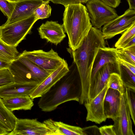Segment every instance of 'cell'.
<instances>
[{
	"label": "cell",
	"instance_id": "obj_1",
	"mask_svg": "<svg viewBox=\"0 0 135 135\" xmlns=\"http://www.w3.org/2000/svg\"><path fill=\"white\" fill-rule=\"evenodd\" d=\"M105 46L102 31L92 26L78 48L74 50L67 49L73 59L80 79L82 91L79 102L80 104L88 102L93 63L99 49Z\"/></svg>",
	"mask_w": 135,
	"mask_h": 135
},
{
	"label": "cell",
	"instance_id": "obj_2",
	"mask_svg": "<svg viewBox=\"0 0 135 135\" xmlns=\"http://www.w3.org/2000/svg\"><path fill=\"white\" fill-rule=\"evenodd\" d=\"M69 68L68 73L40 97L38 105L42 111L51 112L70 101L79 102L82 91L80 77L73 61Z\"/></svg>",
	"mask_w": 135,
	"mask_h": 135
},
{
	"label": "cell",
	"instance_id": "obj_3",
	"mask_svg": "<svg viewBox=\"0 0 135 135\" xmlns=\"http://www.w3.org/2000/svg\"><path fill=\"white\" fill-rule=\"evenodd\" d=\"M63 21L69 48L74 50L80 46L92 27L86 6L79 3L65 7Z\"/></svg>",
	"mask_w": 135,
	"mask_h": 135
},
{
	"label": "cell",
	"instance_id": "obj_4",
	"mask_svg": "<svg viewBox=\"0 0 135 135\" xmlns=\"http://www.w3.org/2000/svg\"><path fill=\"white\" fill-rule=\"evenodd\" d=\"M14 82L39 85L51 73L46 71L20 54L8 68Z\"/></svg>",
	"mask_w": 135,
	"mask_h": 135
},
{
	"label": "cell",
	"instance_id": "obj_5",
	"mask_svg": "<svg viewBox=\"0 0 135 135\" xmlns=\"http://www.w3.org/2000/svg\"><path fill=\"white\" fill-rule=\"evenodd\" d=\"M37 20L33 14L12 23L3 24L1 26L0 39L7 45L16 47L31 33L32 28Z\"/></svg>",
	"mask_w": 135,
	"mask_h": 135
},
{
	"label": "cell",
	"instance_id": "obj_6",
	"mask_svg": "<svg viewBox=\"0 0 135 135\" xmlns=\"http://www.w3.org/2000/svg\"><path fill=\"white\" fill-rule=\"evenodd\" d=\"M44 71L51 73L65 61L52 49L48 51L42 50L23 51L21 54Z\"/></svg>",
	"mask_w": 135,
	"mask_h": 135
},
{
	"label": "cell",
	"instance_id": "obj_7",
	"mask_svg": "<svg viewBox=\"0 0 135 135\" xmlns=\"http://www.w3.org/2000/svg\"><path fill=\"white\" fill-rule=\"evenodd\" d=\"M86 8L92 26L99 29L118 16L115 9L100 0H89Z\"/></svg>",
	"mask_w": 135,
	"mask_h": 135
},
{
	"label": "cell",
	"instance_id": "obj_8",
	"mask_svg": "<svg viewBox=\"0 0 135 135\" xmlns=\"http://www.w3.org/2000/svg\"><path fill=\"white\" fill-rule=\"evenodd\" d=\"M135 22V9L129 8L120 16L104 25L102 32L104 39L111 38L122 34Z\"/></svg>",
	"mask_w": 135,
	"mask_h": 135
},
{
	"label": "cell",
	"instance_id": "obj_9",
	"mask_svg": "<svg viewBox=\"0 0 135 135\" xmlns=\"http://www.w3.org/2000/svg\"><path fill=\"white\" fill-rule=\"evenodd\" d=\"M7 135H50L46 124L37 118L16 119L13 129Z\"/></svg>",
	"mask_w": 135,
	"mask_h": 135
},
{
	"label": "cell",
	"instance_id": "obj_10",
	"mask_svg": "<svg viewBox=\"0 0 135 135\" xmlns=\"http://www.w3.org/2000/svg\"><path fill=\"white\" fill-rule=\"evenodd\" d=\"M119 74V64L108 63L102 67L97 73L90 85L88 102L97 96L107 84L111 74Z\"/></svg>",
	"mask_w": 135,
	"mask_h": 135
},
{
	"label": "cell",
	"instance_id": "obj_11",
	"mask_svg": "<svg viewBox=\"0 0 135 135\" xmlns=\"http://www.w3.org/2000/svg\"><path fill=\"white\" fill-rule=\"evenodd\" d=\"M108 88L107 84L97 96L89 102L84 104L87 111L86 121L100 124L106 121L107 118L104 112V101Z\"/></svg>",
	"mask_w": 135,
	"mask_h": 135
},
{
	"label": "cell",
	"instance_id": "obj_12",
	"mask_svg": "<svg viewBox=\"0 0 135 135\" xmlns=\"http://www.w3.org/2000/svg\"><path fill=\"white\" fill-rule=\"evenodd\" d=\"M113 128L116 135H134L129 112L124 94H121L120 108L117 116L113 120Z\"/></svg>",
	"mask_w": 135,
	"mask_h": 135
},
{
	"label": "cell",
	"instance_id": "obj_13",
	"mask_svg": "<svg viewBox=\"0 0 135 135\" xmlns=\"http://www.w3.org/2000/svg\"><path fill=\"white\" fill-rule=\"evenodd\" d=\"M44 1L41 0H18L16 2L12 15L4 25L9 24L28 18Z\"/></svg>",
	"mask_w": 135,
	"mask_h": 135
},
{
	"label": "cell",
	"instance_id": "obj_14",
	"mask_svg": "<svg viewBox=\"0 0 135 135\" xmlns=\"http://www.w3.org/2000/svg\"><path fill=\"white\" fill-rule=\"evenodd\" d=\"M41 38L57 45L66 37L62 25L56 21H47L37 29Z\"/></svg>",
	"mask_w": 135,
	"mask_h": 135
},
{
	"label": "cell",
	"instance_id": "obj_15",
	"mask_svg": "<svg viewBox=\"0 0 135 135\" xmlns=\"http://www.w3.org/2000/svg\"><path fill=\"white\" fill-rule=\"evenodd\" d=\"M66 60L58 68L51 73L42 82L38 85L29 95L31 99L41 97L69 71Z\"/></svg>",
	"mask_w": 135,
	"mask_h": 135
},
{
	"label": "cell",
	"instance_id": "obj_16",
	"mask_svg": "<svg viewBox=\"0 0 135 135\" xmlns=\"http://www.w3.org/2000/svg\"><path fill=\"white\" fill-rule=\"evenodd\" d=\"M116 51V48L105 46L99 49L93 63L90 85L93 81L97 72L103 66L108 63H118Z\"/></svg>",
	"mask_w": 135,
	"mask_h": 135
},
{
	"label": "cell",
	"instance_id": "obj_17",
	"mask_svg": "<svg viewBox=\"0 0 135 135\" xmlns=\"http://www.w3.org/2000/svg\"><path fill=\"white\" fill-rule=\"evenodd\" d=\"M121 94L118 91L108 88L104 101V112L107 118L113 120L117 116L120 108Z\"/></svg>",
	"mask_w": 135,
	"mask_h": 135
},
{
	"label": "cell",
	"instance_id": "obj_18",
	"mask_svg": "<svg viewBox=\"0 0 135 135\" xmlns=\"http://www.w3.org/2000/svg\"><path fill=\"white\" fill-rule=\"evenodd\" d=\"M38 85L15 83L0 88V98L4 99L30 94Z\"/></svg>",
	"mask_w": 135,
	"mask_h": 135
},
{
	"label": "cell",
	"instance_id": "obj_19",
	"mask_svg": "<svg viewBox=\"0 0 135 135\" xmlns=\"http://www.w3.org/2000/svg\"><path fill=\"white\" fill-rule=\"evenodd\" d=\"M50 130V135H84L83 128L50 118L43 122Z\"/></svg>",
	"mask_w": 135,
	"mask_h": 135
},
{
	"label": "cell",
	"instance_id": "obj_20",
	"mask_svg": "<svg viewBox=\"0 0 135 135\" xmlns=\"http://www.w3.org/2000/svg\"><path fill=\"white\" fill-rule=\"evenodd\" d=\"M6 108L10 111L31 110L34 105L33 99L29 96L17 97L2 99Z\"/></svg>",
	"mask_w": 135,
	"mask_h": 135
},
{
	"label": "cell",
	"instance_id": "obj_21",
	"mask_svg": "<svg viewBox=\"0 0 135 135\" xmlns=\"http://www.w3.org/2000/svg\"><path fill=\"white\" fill-rule=\"evenodd\" d=\"M17 118L9 110L0 98V124L9 132L14 128Z\"/></svg>",
	"mask_w": 135,
	"mask_h": 135
},
{
	"label": "cell",
	"instance_id": "obj_22",
	"mask_svg": "<svg viewBox=\"0 0 135 135\" xmlns=\"http://www.w3.org/2000/svg\"><path fill=\"white\" fill-rule=\"evenodd\" d=\"M20 55L16 47L7 45L0 38V61L11 62Z\"/></svg>",
	"mask_w": 135,
	"mask_h": 135
},
{
	"label": "cell",
	"instance_id": "obj_23",
	"mask_svg": "<svg viewBox=\"0 0 135 135\" xmlns=\"http://www.w3.org/2000/svg\"><path fill=\"white\" fill-rule=\"evenodd\" d=\"M119 74L125 88L135 90V74L127 67L119 64Z\"/></svg>",
	"mask_w": 135,
	"mask_h": 135
},
{
	"label": "cell",
	"instance_id": "obj_24",
	"mask_svg": "<svg viewBox=\"0 0 135 135\" xmlns=\"http://www.w3.org/2000/svg\"><path fill=\"white\" fill-rule=\"evenodd\" d=\"M125 102L128 108L131 118L135 125V90L126 88L124 94Z\"/></svg>",
	"mask_w": 135,
	"mask_h": 135
},
{
	"label": "cell",
	"instance_id": "obj_25",
	"mask_svg": "<svg viewBox=\"0 0 135 135\" xmlns=\"http://www.w3.org/2000/svg\"><path fill=\"white\" fill-rule=\"evenodd\" d=\"M116 52L118 57L135 66V45L127 48L116 49Z\"/></svg>",
	"mask_w": 135,
	"mask_h": 135
},
{
	"label": "cell",
	"instance_id": "obj_26",
	"mask_svg": "<svg viewBox=\"0 0 135 135\" xmlns=\"http://www.w3.org/2000/svg\"><path fill=\"white\" fill-rule=\"evenodd\" d=\"M108 84V88L118 91L121 94H124L126 88L119 73H113L111 74Z\"/></svg>",
	"mask_w": 135,
	"mask_h": 135
},
{
	"label": "cell",
	"instance_id": "obj_27",
	"mask_svg": "<svg viewBox=\"0 0 135 135\" xmlns=\"http://www.w3.org/2000/svg\"><path fill=\"white\" fill-rule=\"evenodd\" d=\"M122 34L115 45V47L117 49L123 48L127 41L135 35V22Z\"/></svg>",
	"mask_w": 135,
	"mask_h": 135
},
{
	"label": "cell",
	"instance_id": "obj_28",
	"mask_svg": "<svg viewBox=\"0 0 135 135\" xmlns=\"http://www.w3.org/2000/svg\"><path fill=\"white\" fill-rule=\"evenodd\" d=\"M49 1H45L34 11L33 15L37 20L49 17L51 15L52 9L49 4Z\"/></svg>",
	"mask_w": 135,
	"mask_h": 135
},
{
	"label": "cell",
	"instance_id": "obj_29",
	"mask_svg": "<svg viewBox=\"0 0 135 135\" xmlns=\"http://www.w3.org/2000/svg\"><path fill=\"white\" fill-rule=\"evenodd\" d=\"M16 2L8 0H0V10L7 18L11 17Z\"/></svg>",
	"mask_w": 135,
	"mask_h": 135
},
{
	"label": "cell",
	"instance_id": "obj_30",
	"mask_svg": "<svg viewBox=\"0 0 135 135\" xmlns=\"http://www.w3.org/2000/svg\"><path fill=\"white\" fill-rule=\"evenodd\" d=\"M13 83V77L8 69L0 70V88Z\"/></svg>",
	"mask_w": 135,
	"mask_h": 135
},
{
	"label": "cell",
	"instance_id": "obj_31",
	"mask_svg": "<svg viewBox=\"0 0 135 135\" xmlns=\"http://www.w3.org/2000/svg\"><path fill=\"white\" fill-rule=\"evenodd\" d=\"M82 128L84 135H101L99 128L96 126L93 125Z\"/></svg>",
	"mask_w": 135,
	"mask_h": 135
},
{
	"label": "cell",
	"instance_id": "obj_32",
	"mask_svg": "<svg viewBox=\"0 0 135 135\" xmlns=\"http://www.w3.org/2000/svg\"><path fill=\"white\" fill-rule=\"evenodd\" d=\"M101 135H116L113 125L104 126L99 128Z\"/></svg>",
	"mask_w": 135,
	"mask_h": 135
},
{
	"label": "cell",
	"instance_id": "obj_33",
	"mask_svg": "<svg viewBox=\"0 0 135 135\" xmlns=\"http://www.w3.org/2000/svg\"><path fill=\"white\" fill-rule=\"evenodd\" d=\"M54 3L63 5L65 7L68 5L79 3L78 0H49Z\"/></svg>",
	"mask_w": 135,
	"mask_h": 135
},
{
	"label": "cell",
	"instance_id": "obj_34",
	"mask_svg": "<svg viewBox=\"0 0 135 135\" xmlns=\"http://www.w3.org/2000/svg\"><path fill=\"white\" fill-rule=\"evenodd\" d=\"M117 60L119 64L127 67L135 74V66L119 58L118 56Z\"/></svg>",
	"mask_w": 135,
	"mask_h": 135
},
{
	"label": "cell",
	"instance_id": "obj_35",
	"mask_svg": "<svg viewBox=\"0 0 135 135\" xmlns=\"http://www.w3.org/2000/svg\"><path fill=\"white\" fill-rule=\"evenodd\" d=\"M105 4L113 8L118 7L121 2V0H100Z\"/></svg>",
	"mask_w": 135,
	"mask_h": 135
},
{
	"label": "cell",
	"instance_id": "obj_36",
	"mask_svg": "<svg viewBox=\"0 0 135 135\" xmlns=\"http://www.w3.org/2000/svg\"><path fill=\"white\" fill-rule=\"evenodd\" d=\"M135 45V35L132 37L125 44L123 47L127 48Z\"/></svg>",
	"mask_w": 135,
	"mask_h": 135
},
{
	"label": "cell",
	"instance_id": "obj_37",
	"mask_svg": "<svg viewBox=\"0 0 135 135\" xmlns=\"http://www.w3.org/2000/svg\"><path fill=\"white\" fill-rule=\"evenodd\" d=\"M10 63L0 61V70L8 69Z\"/></svg>",
	"mask_w": 135,
	"mask_h": 135
},
{
	"label": "cell",
	"instance_id": "obj_38",
	"mask_svg": "<svg viewBox=\"0 0 135 135\" xmlns=\"http://www.w3.org/2000/svg\"><path fill=\"white\" fill-rule=\"evenodd\" d=\"M129 5V9H135V0H127Z\"/></svg>",
	"mask_w": 135,
	"mask_h": 135
},
{
	"label": "cell",
	"instance_id": "obj_39",
	"mask_svg": "<svg viewBox=\"0 0 135 135\" xmlns=\"http://www.w3.org/2000/svg\"><path fill=\"white\" fill-rule=\"evenodd\" d=\"M9 133V132L0 124V135H7Z\"/></svg>",
	"mask_w": 135,
	"mask_h": 135
},
{
	"label": "cell",
	"instance_id": "obj_40",
	"mask_svg": "<svg viewBox=\"0 0 135 135\" xmlns=\"http://www.w3.org/2000/svg\"><path fill=\"white\" fill-rule=\"evenodd\" d=\"M89 0H78L79 3H81L82 4L86 3Z\"/></svg>",
	"mask_w": 135,
	"mask_h": 135
},
{
	"label": "cell",
	"instance_id": "obj_41",
	"mask_svg": "<svg viewBox=\"0 0 135 135\" xmlns=\"http://www.w3.org/2000/svg\"><path fill=\"white\" fill-rule=\"evenodd\" d=\"M8 0L11 1L16 2L17 1H18V0Z\"/></svg>",
	"mask_w": 135,
	"mask_h": 135
},
{
	"label": "cell",
	"instance_id": "obj_42",
	"mask_svg": "<svg viewBox=\"0 0 135 135\" xmlns=\"http://www.w3.org/2000/svg\"><path fill=\"white\" fill-rule=\"evenodd\" d=\"M1 26H0V33H1Z\"/></svg>",
	"mask_w": 135,
	"mask_h": 135
},
{
	"label": "cell",
	"instance_id": "obj_43",
	"mask_svg": "<svg viewBox=\"0 0 135 135\" xmlns=\"http://www.w3.org/2000/svg\"><path fill=\"white\" fill-rule=\"evenodd\" d=\"M42 0V1H49V0Z\"/></svg>",
	"mask_w": 135,
	"mask_h": 135
}]
</instances>
